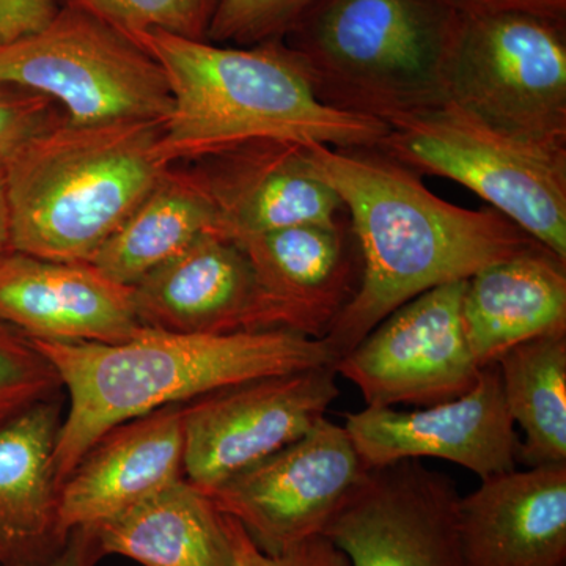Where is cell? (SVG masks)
<instances>
[{
  "label": "cell",
  "instance_id": "cell-1",
  "mask_svg": "<svg viewBox=\"0 0 566 566\" xmlns=\"http://www.w3.org/2000/svg\"><path fill=\"white\" fill-rule=\"evenodd\" d=\"M307 156L340 197L363 259L359 289L323 338L334 363L419 294L539 244L493 208L468 210L434 196L378 147L311 144Z\"/></svg>",
  "mask_w": 566,
  "mask_h": 566
},
{
  "label": "cell",
  "instance_id": "cell-2",
  "mask_svg": "<svg viewBox=\"0 0 566 566\" xmlns=\"http://www.w3.org/2000/svg\"><path fill=\"white\" fill-rule=\"evenodd\" d=\"M31 342L70 394L54 453L61 488L103 436L129 420L253 379L335 364L324 340L289 331L178 334L144 327L122 344Z\"/></svg>",
  "mask_w": 566,
  "mask_h": 566
},
{
  "label": "cell",
  "instance_id": "cell-3",
  "mask_svg": "<svg viewBox=\"0 0 566 566\" xmlns=\"http://www.w3.org/2000/svg\"><path fill=\"white\" fill-rule=\"evenodd\" d=\"M166 74L172 109L164 122L167 163H199L259 140L378 147L385 123L331 109L316 98L285 41L240 48L145 32L133 39Z\"/></svg>",
  "mask_w": 566,
  "mask_h": 566
},
{
  "label": "cell",
  "instance_id": "cell-4",
  "mask_svg": "<svg viewBox=\"0 0 566 566\" xmlns=\"http://www.w3.org/2000/svg\"><path fill=\"white\" fill-rule=\"evenodd\" d=\"M164 122H65L29 142L3 169L11 252L92 263L172 167Z\"/></svg>",
  "mask_w": 566,
  "mask_h": 566
},
{
  "label": "cell",
  "instance_id": "cell-5",
  "mask_svg": "<svg viewBox=\"0 0 566 566\" xmlns=\"http://www.w3.org/2000/svg\"><path fill=\"white\" fill-rule=\"evenodd\" d=\"M460 18L447 0H315L283 41L324 106L386 125L446 102Z\"/></svg>",
  "mask_w": 566,
  "mask_h": 566
},
{
  "label": "cell",
  "instance_id": "cell-6",
  "mask_svg": "<svg viewBox=\"0 0 566 566\" xmlns=\"http://www.w3.org/2000/svg\"><path fill=\"white\" fill-rule=\"evenodd\" d=\"M386 126L379 150L471 189L566 262V145L516 136L450 99Z\"/></svg>",
  "mask_w": 566,
  "mask_h": 566
},
{
  "label": "cell",
  "instance_id": "cell-7",
  "mask_svg": "<svg viewBox=\"0 0 566 566\" xmlns=\"http://www.w3.org/2000/svg\"><path fill=\"white\" fill-rule=\"evenodd\" d=\"M0 85L46 96L71 125L166 120L172 109L159 63L126 33L71 3L46 31L0 48Z\"/></svg>",
  "mask_w": 566,
  "mask_h": 566
},
{
  "label": "cell",
  "instance_id": "cell-8",
  "mask_svg": "<svg viewBox=\"0 0 566 566\" xmlns=\"http://www.w3.org/2000/svg\"><path fill=\"white\" fill-rule=\"evenodd\" d=\"M446 95L505 132L566 145V22L461 14Z\"/></svg>",
  "mask_w": 566,
  "mask_h": 566
},
{
  "label": "cell",
  "instance_id": "cell-9",
  "mask_svg": "<svg viewBox=\"0 0 566 566\" xmlns=\"http://www.w3.org/2000/svg\"><path fill=\"white\" fill-rule=\"evenodd\" d=\"M338 397L334 365L266 376L182 405L185 479L205 494L307 434Z\"/></svg>",
  "mask_w": 566,
  "mask_h": 566
},
{
  "label": "cell",
  "instance_id": "cell-10",
  "mask_svg": "<svg viewBox=\"0 0 566 566\" xmlns=\"http://www.w3.org/2000/svg\"><path fill=\"white\" fill-rule=\"evenodd\" d=\"M367 469L345 427L323 417L303 438L227 480L208 497L263 553L281 554L323 535Z\"/></svg>",
  "mask_w": 566,
  "mask_h": 566
},
{
  "label": "cell",
  "instance_id": "cell-11",
  "mask_svg": "<svg viewBox=\"0 0 566 566\" xmlns=\"http://www.w3.org/2000/svg\"><path fill=\"white\" fill-rule=\"evenodd\" d=\"M468 281L428 290L382 319L335 363L365 405L431 406L455 400L475 386L480 367L463 322Z\"/></svg>",
  "mask_w": 566,
  "mask_h": 566
},
{
  "label": "cell",
  "instance_id": "cell-12",
  "mask_svg": "<svg viewBox=\"0 0 566 566\" xmlns=\"http://www.w3.org/2000/svg\"><path fill=\"white\" fill-rule=\"evenodd\" d=\"M461 497L449 475L420 460L368 468L323 535L352 566H468Z\"/></svg>",
  "mask_w": 566,
  "mask_h": 566
},
{
  "label": "cell",
  "instance_id": "cell-13",
  "mask_svg": "<svg viewBox=\"0 0 566 566\" xmlns=\"http://www.w3.org/2000/svg\"><path fill=\"white\" fill-rule=\"evenodd\" d=\"M345 430L367 468L438 458L480 480L515 471L521 442L495 363L482 367L475 386L455 400L416 411L365 406L346 415Z\"/></svg>",
  "mask_w": 566,
  "mask_h": 566
},
{
  "label": "cell",
  "instance_id": "cell-14",
  "mask_svg": "<svg viewBox=\"0 0 566 566\" xmlns=\"http://www.w3.org/2000/svg\"><path fill=\"white\" fill-rule=\"evenodd\" d=\"M234 243L255 274L262 331L323 340L359 289L363 259L348 218L252 234Z\"/></svg>",
  "mask_w": 566,
  "mask_h": 566
},
{
  "label": "cell",
  "instance_id": "cell-15",
  "mask_svg": "<svg viewBox=\"0 0 566 566\" xmlns=\"http://www.w3.org/2000/svg\"><path fill=\"white\" fill-rule=\"evenodd\" d=\"M230 241L345 218L340 197L315 172L307 145L259 140L193 163Z\"/></svg>",
  "mask_w": 566,
  "mask_h": 566
},
{
  "label": "cell",
  "instance_id": "cell-16",
  "mask_svg": "<svg viewBox=\"0 0 566 566\" xmlns=\"http://www.w3.org/2000/svg\"><path fill=\"white\" fill-rule=\"evenodd\" d=\"M0 319L31 340L122 344L140 333L133 286L95 264L10 252L0 259Z\"/></svg>",
  "mask_w": 566,
  "mask_h": 566
},
{
  "label": "cell",
  "instance_id": "cell-17",
  "mask_svg": "<svg viewBox=\"0 0 566 566\" xmlns=\"http://www.w3.org/2000/svg\"><path fill=\"white\" fill-rule=\"evenodd\" d=\"M133 290L145 327L178 334L262 331L252 264L240 245L214 232L197 238Z\"/></svg>",
  "mask_w": 566,
  "mask_h": 566
},
{
  "label": "cell",
  "instance_id": "cell-18",
  "mask_svg": "<svg viewBox=\"0 0 566 566\" xmlns=\"http://www.w3.org/2000/svg\"><path fill=\"white\" fill-rule=\"evenodd\" d=\"M182 405L137 417L103 436L66 476L59 497L63 534L98 526L185 476Z\"/></svg>",
  "mask_w": 566,
  "mask_h": 566
},
{
  "label": "cell",
  "instance_id": "cell-19",
  "mask_svg": "<svg viewBox=\"0 0 566 566\" xmlns=\"http://www.w3.org/2000/svg\"><path fill=\"white\" fill-rule=\"evenodd\" d=\"M468 566H566V463L482 480L460 502Z\"/></svg>",
  "mask_w": 566,
  "mask_h": 566
},
{
  "label": "cell",
  "instance_id": "cell-20",
  "mask_svg": "<svg viewBox=\"0 0 566 566\" xmlns=\"http://www.w3.org/2000/svg\"><path fill=\"white\" fill-rule=\"evenodd\" d=\"M61 424L54 398L0 424V566L48 564L66 545L54 463Z\"/></svg>",
  "mask_w": 566,
  "mask_h": 566
},
{
  "label": "cell",
  "instance_id": "cell-21",
  "mask_svg": "<svg viewBox=\"0 0 566 566\" xmlns=\"http://www.w3.org/2000/svg\"><path fill=\"white\" fill-rule=\"evenodd\" d=\"M463 322L476 364L513 346L566 333V262L543 244L483 268L468 279Z\"/></svg>",
  "mask_w": 566,
  "mask_h": 566
},
{
  "label": "cell",
  "instance_id": "cell-22",
  "mask_svg": "<svg viewBox=\"0 0 566 566\" xmlns=\"http://www.w3.org/2000/svg\"><path fill=\"white\" fill-rule=\"evenodd\" d=\"M95 528L104 556L144 566H233L222 513L185 476Z\"/></svg>",
  "mask_w": 566,
  "mask_h": 566
},
{
  "label": "cell",
  "instance_id": "cell-23",
  "mask_svg": "<svg viewBox=\"0 0 566 566\" xmlns=\"http://www.w3.org/2000/svg\"><path fill=\"white\" fill-rule=\"evenodd\" d=\"M218 216L193 167L172 166L96 253L107 277L136 285L142 277L185 251L197 238L214 232Z\"/></svg>",
  "mask_w": 566,
  "mask_h": 566
},
{
  "label": "cell",
  "instance_id": "cell-24",
  "mask_svg": "<svg viewBox=\"0 0 566 566\" xmlns=\"http://www.w3.org/2000/svg\"><path fill=\"white\" fill-rule=\"evenodd\" d=\"M506 411L524 431L517 461L566 463V333L513 346L497 360Z\"/></svg>",
  "mask_w": 566,
  "mask_h": 566
},
{
  "label": "cell",
  "instance_id": "cell-25",
  "mask_svg": "<svg viewBox=\"0 0 566 566\" xmlns=\"http://www.w3.org/2000/svg\"><path fill=\"white\" fill-rule=\"evenodd\" d=\"M95 14L129 39L166 32L182 39L207 40L212 0H63Z\"/></svg>",
  "mask_w": 566,
  "mask_h": 566
},
{
  "label": "cell",
  "instance_id": "cell-26",
  "mask_svg": "<svg viewBox=\"0 0 566 566\" xmlns=\"http://www.w3.org/2000/svg\"><path fill=\"white\" fill-rule=\"evenodd\" d=\"M315 0H212L207 41L255 46L285 40Z\"/></svg>",
  "mask_w": 566,
  "mask_h": 566
},
{
  "label": "cell",
  "instance_id": "cell-27",
  "mask_svg": "<svg viewBox=\"0 0 566 566\" xmlns=\"http://www.w3.org/2000/svg\"><path fill=\"white\" fill-rule=\"evenodd\" d=\"M61 386L54 367L35 345L0 319V424L51 400Z\"/></svg>",
  "mask_w": 566,
  "mask_h": 566
},
{
  "label": "cell",
  "instance_id": "cell-28",
  "mask_svg": "<svg viewBox=\"0 0 566 566\" xmlns=\"http://www.w3.org/2000/svg\"><path fill=\"white\" fill-rule=\"evenodd\" d=\"M65 122L61 107L46 96L0 85V170L29 142Z\"/></svg>",
  "mask_w": 566,
  "mask_h": 566
},
{
  "label": "cell",
  "instance_id": "cell-29",
  "mask_svg": "<svg viewBox=\"0 0 566 566\" xmlns=\"http://www.w3.org/2000/svg\"><path fill=\"white\" fill-rule=\"evenodd\" d=\"M232 546L233 566H352L348 557L324 535L312 536L281 554H266L233 517L222 515Z\"/></svg>",
  "mask_w": 566,
  "mask_h": 566
},
{
  "label": "cell",
  "instance_id": "cell-30",
  "mask_svg": "<svg viewBox=\"0 0 566 566\" xmlns=\"http://www.w3.org/2000/svg\"><path fill=\"white\" fill-rule=\"evenodd\" d=\"M63 6V0H0V48L46 31Z\"/></svg>",
  "mask_w": 566,
  "mask_h": 566
},
{
  "label": "cell",
  "instance_id": "cell-31",
  "mask_svg": "<svg viewBox=\"0 0 566 566\" xmlns=\"http://www.w3.org/2000/svg\"><path fill=\"white\" fill-rule=\"evenodd\" d=\"M460 14L521 13L566 22V0H447Z\"/></svg>",
  "mask_w": 566,
  "mask_h": 566
},
{
  "label": "cell",
  "instance_id": "cell-32",
  "mask_svg": "<svg viewBox=\"0 0 566 566\" xmlns=\"http://www.w3.org/2000/svg\"><path fill=\"white\" fill-rule=\"evenodd\" d=\"M104 557L95 526H82L70 532L66 545L48 564L35 566H96Z\"/></svg>",
  "mask_w": 566,
  "mask_h": 566
},
{
  "label": "cell",
  "instance_id": "cell-33",
  "mask_svg": "<svg viewBox=\"0 0 566 566\" xmlns=\"http://www.w3.org/2000/svg\"><path fill=\"white\" fill-rule=\"evenodd\" d=\"M11 252L9 208H7L6 180L0 170V259Z\"/></svg>",
  "mask_w": 566,
  "mask_h": 566
}]
</instances>
